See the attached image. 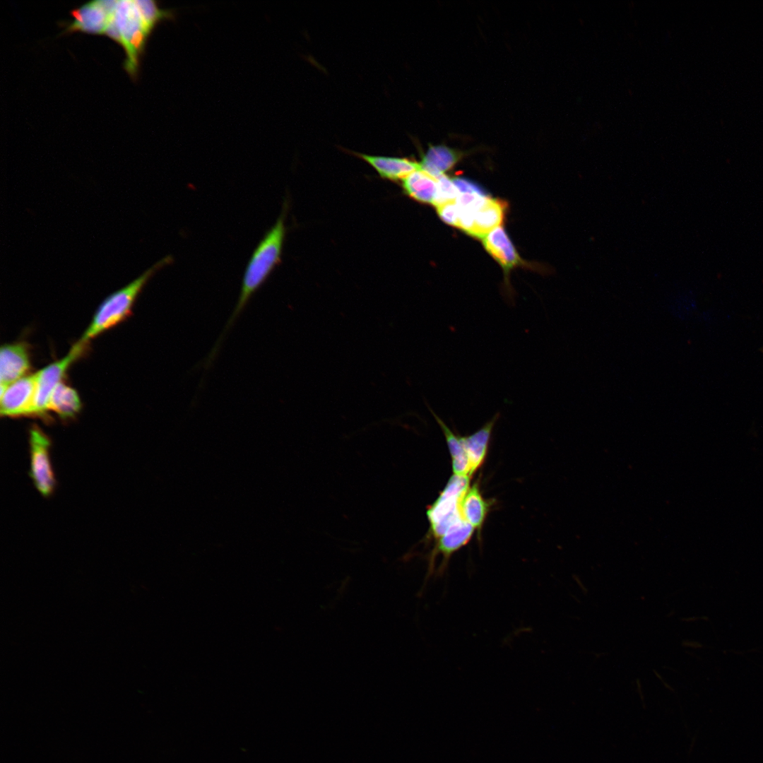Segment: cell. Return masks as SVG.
Segmentation results:
<instances>
[{"label":"cell","instance_id":"cell-5","mask_svg":"<svg viewBox=\"0 0 763 763\" xmlns=\"http://www.w3.org/2000/svg\"><path fill=\"white\" fill-rule=\"evenodd\" d=\"M30 454V475L38 492L49 497L56 485V480L50 461L49 437L37 425L29 430Z\"/></svg>","mask_w":763,"mask_h":763},{"label":"cell","instance_id":"cell-8","mask_svg":"<svg viewBox=\"0 0 763 763\" xmlns=\"http://www.w3.org/2000/svg\"><path fill=\"white\" fill-rule=\"evenodd\" d=\"M116 3L114 0L94 1L73 9L71 12L73 20L67 24L64 33L104 35Z\"/></svg>","mask_w":763,"mask_h":763},{"label":"cell","instance_id":"cell-17","mask_svg":"<svg viewBox=\"0 0 763 763\" xmlns=\"http://www.w3.org/2000/svg\"><path fill=\"white\" fill-rule=\"evenodd\" d=\"M81 401L76 389L61 382L54 390L48 404V410L61 419L73 418L81 410Z\"/></svg>","mask_w":763,"mask_h":763},{"label":"cell","instance_id":"cell-13","mask_svg":"<svg viewBox=\"0 0 763 763\" xmlns=\"http://www.w3.org/2000/svg\"><path fill=\"white\" fill-rule=\"evenodd\" d=\"M499 417V413H497L473 434L466 437L461 436V442L470 461L472 475L485 462L492 432Z\"/></svg>","mask_w":763,"mask_h":763},{"label":"cell","instance_id":"cell-3","mask_svg":"<svg viewBox=\"0 0 763 763\" xmlns=\"http://www.w3.org/2000/svg\"><path fill=\"white\" fill-rule=\"evenodd\" d=\"M112 20L119 34V45L125 52L124 69L134 79L137 76L140 57L151 30L143 20L135 1H117Z\"/></svg>","mask_w":763,"mask_h":763},{"label":"cell","instance_id":"cell-12","mask_svg":"<svg viewBox=\"0 0 763 763\" xmlns=\"http://www.w3.org/2000/svg\"><path fill=\"white\" fill-rule=\"evenodd\" d=\"M482 239L485 249L500 264L506 275L521 263L520 256L502 227L495 228Z\"/></svg>","mask_w":763,"mask_h":763},{"label":"cell","instance_id":"cell-18","mask_svg":"<svg viewBox=\"0 0 763 763\" xmlns=\"http://www.w3.org/2000/svg\"><path fill=\"white\" fill-rule=\"evenodd\" d=\"M459 153L445 146H430L419 162L420 170L434 177L444 175L458 161Z\"/></svg>","mask_w":763,"mask_h":763},{"label":"cell","instance_id":"cell-14","mask_svg":"<svg viewBox=\"0 0 763 763\" xmlns=\"http://www.w3.org/2000/svg\"><path fill=\"white\" fill-rule=\"evenodd\" d=\"M504 210L505 204L503 201L488 197L474 213L473 225L468 234L483 238L492 230L500 226Z\"/></svg>","mask_w":763,"mask_h":763},{"label":"cell","instance_id":"cell-19","mask_svg":"<svg viewBox=\"0 0 763 763\" xmlns=\"http://www.w3.org/2000/svg\"><path fill=\"white\" fill-rule=\"evenodd\" d=\"M428 408L437 420L438 425L440 426L445 437L451 457L453 475L458 476H471L470 461L461 442V436L454 434L429 406Z\"/></svg>","mask_w":763,"mask_h":763},{"label":"cell","instance_id":"cell-4","mask_svg":"<svg viewBox=\"0 0 763 763\" xmlns=\"http://www.w3.org/2000/svg\"><path fill=\"white\" fill-rule=\"evenodd\" d=\"M470 479L471 476L451 475L437 499L428 507L426 511L429 521L427 539L436 540L462 516L460 503L470 487Z\"/></svg>","mask_w":763,"mask_h":763},{"label":"cell","instance_id":"cell-2","mask_svg":"<svg viewBox=\"0 0 763 763\" xmlns=\"http://www.w3.org/2000/svg\"><path fill=\"white\" fill-rule=\"evenodd\" d=\"M172 261V256L164 257L128 285L107 296L76 343L87 346L90 340L123 321L129 316L136 300L151 277Z\"/></svg>","mask_w":763,"mask_h":763},{"label":"cell","instance_id":"cell-23","mask_svg":"<svg viewBox=\"0 0 763 763\" xmlns=\"http://www.w3.org/2000/svg\"><path fill=\"white\" fill-rule=\"evenodd\" d=\"M459 193L484 192L475 184L462 178L452 179Z\"/></svg>","mask_w":763,"mask_h":763},{"label":"cell","instance_id":"cell-20","mask_svg":"<svg viewBox=\"0 0 763 763\" xmlns=\"http://www.w3.org/2000/svg\"><path fill=\"white\" fill-rule=\"evenodd\" d=\"M135 3L143 20L150 30H152L154 25L159 20L170 16L169 11L160 9L154 1L135 0Z\"/></svg>","mask_w":763,"mask_h":763},{"label":"cell","instance_id":"cell-16","mask_svg":"<svg viewBox=\"0 0 763 763\" xmlns=\"http://www.w3.org/2000/svg\"><path fill=\"white\" fill-rule=\"evenodd\" d=\"M401 186L410 198L422 203L432 204L437 187V178L420 169L402 180Z\"/></svg>","mask_w":763,"mask_h":763},{"label":"cell","instance_id":"cell-22","mask_svg":"<svg viewBox=\"0 0 763 763\" xmlns=\"http://www.w3.org/2000/svg\"><path fill=\"white\" fill-rule=\"evenodd\" d=\"M437 211L439 216L445 223L457 226L459 218V208L456 201L437 207Z\"/></svg>","mask_w":763,"mask_h":763},{"label":"cell","instance_id":"cell-9","mask_svg":"<svg viewBox=\"0 0 763 763\" xmlns=\"http://www.w3.org/2000/svg\"><path fill=\"white\" fill-rule=\"evenodd\" d=\"M474 531L475 528L462 516L453 523L446 531L435 540V545L429 555L428 576L434 572V559L438 555H442V563L437 571L442 574L452 554L469 542Z\"/></svg>","mask_w":763,"mask_h":763},{"label":"cell","instance_id":"cell-6","mask_svg":"<svg viewBox=\"0 0 763 763\" xmlns=\"http://www.w3.org/2000/svg\"><path fill=\"white\" fill-rule=\"evenodd\" d=\"M85 350V347L75 343L69 353L37 372L36 391L32 415L46 418L50 397L56 387L62 382L69 367Z\"/></svg>","mask_w":763,"mask_h":763},{"label":"cell","instance_id":"cell-10","mask_svg":"<svg viewBox=\"0 0 763 763\" xmlns=\"http://www.w3.org/2000/svg\"><path fill=\"white\" fill-rule=\"evenodd\" d=\"M30 369L28 345L25 342L5 344L0 350V384L5 388L28 375Z\"/></svg>","mask_w":763,"mask_h":763},{"label":"cell","instance_id":"cell-7","mask_svg":"<svg viewBox=\"0 0 763 763\" xmlns=\"http://www.w3.org/2000/svg\"><path fill=\"white\" fill-rule=\"evenodd\" d=\"M36 383L37 372L1 389V415L11 418L32 415Z\"/></svg>","mask_w":763,"mask_h":763},{"label":"cell","instance_id":"cell-1","mask_svg":"<svg viewBox=\"0 0 763 763\" xmlns=\"http://www.w3.org/2000/svg\"><path fill=\"white\" fill-rule=\"evenodd\" d=\"M286 205L273 226L265 234L254 249L244 273L237 303L223 331L212 349L211 357L216 355L225 333L233 326L252 296L265 283L280 264L285 240Z\"/></svg>","mask_w":763,"mask_h":763},{"label":"cell","instance_id":"cell-11","mask_svg":"<svg viewBox=\"0 0 763 763\" xmlns=\"http://www.w3.org/2000/svg\"><path fill=\"white\" fill-rule=\"evenodd\" d=\"M372 167L384 179L402 181L413 172L420 170V163L408 158L368 155L353 153Z\"/></svg>","mask_w":763,"mask_h":763},{"label":"cell","instance_id":"cell-15","mask_svg":"<svg viewBox=\"0 0 763 763\" xmlns=\"http://www.w3.org/2000/svg\"><path fill=\"white\" fill-rule=\"evenodd\" d=\"M490 504L483 497L478 483L469 487L460 503L462 517L480 533L488 511Z\"/></svg>","mask_w":763,"mask_h":763},{"label":"cell","instance_id":"cell-21","mask_svg":"<svg viewBox=\"0 0 763 763\" xmlns=\"http://www.w3.org/2000/svg\"><path fill=\"white\" fill-rule=\"evenodd\" d=\"M437 178V187L432 205L437 208L444 203L456 201L459 192L453 180L444 174Z\"/></svg>","mask_w":763,"mask_h":763}]
</instances>
